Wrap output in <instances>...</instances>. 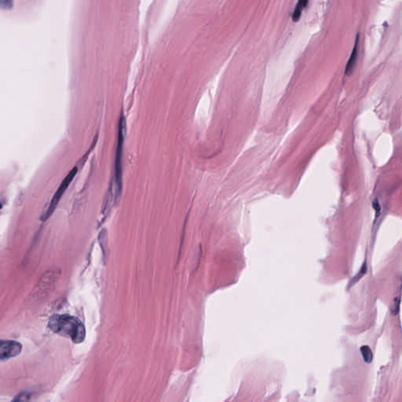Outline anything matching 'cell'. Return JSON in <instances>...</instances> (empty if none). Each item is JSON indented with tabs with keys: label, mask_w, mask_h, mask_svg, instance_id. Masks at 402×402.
Listing matches in <instances>:
<instances>
[{
	"label": "cell",
	"mask_w": 402,
	"mask_h": 402,
	"mask_svg": "<svg viewBox=\"0 0 402 402\" xmlns=\"http://www.w3.org/2000/svg\"><path fill=\"white\" fill-rule=\"evenodd\" d=\"M48 326L55 334L70 338L74 343H81L86 338L84 324L74 316L55 314L49 320Z\"/></svg>",
	"instance_id": "1"
},
{
	"label": "cell",
	"mask_w": 402,
	"mask_h": 402,
	"mask_svg": "<svg viewBox=\"0 0 402 402\" xmlns=\"http://www.w3.org/2000/svg\"><path fill=\"white\" fill-rule=\"evenodd\" d=\"M77 171H78V168L75 167L71 171L69 172V174L65 178L62 184L60 185L57 191H56L54 195H53L50 204H49L48 207H46V211H43V214H42V216H41V220H42V221H46L48 218L51 216L52 214L54 212L56 207H58L59 203L60 202L62 196H63L65 192L67 190L70 183L73 181V178L76 176Z\"/></svg>",
	"instance_id": "2"
},
{
	"label": "cell",
	"mask_w": 402,
	"mask_h": 402,
	"mask_svg": "<svg viewBox=\"0 0 402 402\" xmlns=\"http://www.w3.org/2000/svg\"><path fill=\"white\" fill-rule=\"evenodd\" d=\"M123 124L124 121L121 119L119 127V138H118V145H117V156L115 161V191H114V200H118V197L121 196V188H122V146L123 138Z\"/></svg>",
	"instance_id": "3"
},
{
	"label": "cell",
	"mask_w": 402,
	"mask_h": 402,
	"mask_svg": "<svg viewBox=\"0 0 402 402\" xmlns=\"http://www.w3.org/2000/svg\"><path fill=\"white\" fill-rule=\"evenodd\" d=\"M60 275L61 271L58 269H51L45 273L32 292V298L38 299L45 296L54 286Z\"/></svg>",
	"instance_id": "4"
},
{
	"label": "cell",
	"mask_w": 402,
	"mask_h": 402,
	"mask_svg": "<svg viewBox=\"0 0 402 402\" xmlns=\"http://www.w3.org/2000/svg\"><path fill=\"white\" fill-rule=\"evenodd\" d=\"M22 350V344L16 341L2 340L0 344V359L1 361L11 359L18 356Z\"/></svg>",
	"instance_id": "5"
},
{
	"label": "cell",
	"mask_w": 402,
	"mask_h": 402,
	"mask_svg": "<svg viewBox=\"0 0 402 402\" xmlns=\"http://www.w3.org/2000/svg\"><path fill=\"white\" fill-rule=\"evenodd\" d=\"M358 41H359V37L358 36H357L355 46H354V49H353L351 57H350L349 61H348V65L346 66L345 73H347V74L352 72L353 69L355 67V63H356L357 56H358Z\"/></svg>",
	"instance_id": "6"
},
{
	"label": "cell",
	"mask_w": 402,
	"mask_h": 402,
	"mask_svg": "<svg viewBox=\"0 0 402 402\" xmlns=\"http://www.w3.org/2000/svg\"><path fill=\"white\" fill-rule=\"evenodd\" d=\"M307 4H308L307 0H300V2L297 3L293 15V19L294 22H298L300 20L302 15V11L306 8V6Z\"/></svg>",
	"instance_id": "7"
},
{
	"label": "cell",
	"mask_w": 402,
	"mask_h": 402,
	"mask_svg": "<svg viewBox=\"0 0 402 402\" xmlns=\"http://www.w3.org/2000/svg\"><path fill=\"white\" fill-rule=\"evenodd\" d=\"M361 353H362L364 361H365L367 364L372 363V360H373V353H372V350H371L369 346H363V347H362V348H361Z\"/></svg>",
	"instance_id": "8"
},
{
	"label": "cell",
	"mask_w": 402,
	"mask_h": 402,
	"mask_svg": "<svg viewBox=\"0 0 402 402\" xmlns=\"http://www.w3.org/2000/svg\"><path fill=\"white\" fill-rule=\"evenodd\" d=\"M367 269H368V267H367V262H364L363 265H362V267H361V269H360L359 272H358V273H357V274L355 275V276H354L352 279H351V283H350L349 286H351H351L354 285L355 283H356L357 282L359 281V280H361V279H362L365 274H366Z\"/></svg>",
	"instance_id": "9"
},
{
	"label": "cell",
	"mask_w": 402,
	"mask_h": 402,
	"mask_svg": "<svg viewBox=\"0 0 402 402\" xmlns=\"http://www.w3.org/2000/svg\"><path fill=\"white\" fill-rule=\"evenodd\" d=\"M400 297H395L392 305L391 312L393 315H397L400 310Z\"/></svg>",
	"instance_id": "10"
}]
</instances>
